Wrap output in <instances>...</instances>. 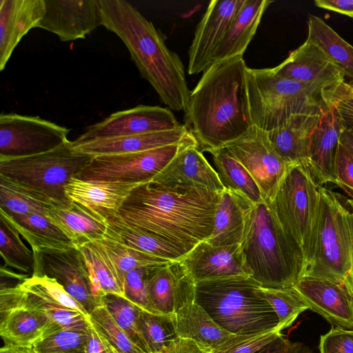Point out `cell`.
I'll return each instance as SVG.
<instances>
[{
  "label": "cell",
  "mask_w": 353,
  "mask_h": 353,
  "mask_svg": "<svg viewBox=\"0 0 353 353\" xmlns=\"http://www.w3.org/2000/svg\"><path fill=\"white\" fill-rule=\"evenodd\" d=\"M144 183L92 181L72 178L65 187L67 197L105 220L119 210L138 185Z\"/></svg>",
  "instance_id": "d4e9b609"
},
{
  "label": "cell",
  "mask_w": 353,
  "mask_h": 353,
  "mask_svg": "<svg viewBox=\"0 0 353 353\" xmlns=\"http://www.w3.org/2000/svg\"><path fill=\"white\" fill-rule=\"evenodd\" d=\"M194 137L152 150L93 157L76 178L92 181L146 183L153 180Z\"/></svg>",
  "instance_id": "30bf717a"
},
{
  "label": "cell",
  "mask_w": 353,
  "mask_h": 353,
  "mask_svg": "<svg viewBox=\"0 0 353 353\" xmlns=\"http://www.w3.org/2000/svg\"><path fill=\"white\" fill-rule=\"evenodd\" d=\"M108 230L129 246L172 261H181L190 250L132 226L119 214L107 219Z\"/></svg>",
  "instance_id": "836d02e7"
},
{
  "label": "cell",
  "mask_w": 353,
  "mask_h": 353,
  "mask_svg": "<svg viewBox=\"0 0 353 353\" xmlns=\"http://www.w3.org/2000/svg\"><path fill=\"white\" fill-rule=\"evenodd\" d=\"M56 205L52 201L0 175V209L7 214H47Z\"/></svg>",
  "instance_id": "74e56055"
},
{
  "label": "cell",
  "mask_w": 353,
  "mask_h": 353,
  "mask_svg": "<svg viewBox=\"0 0 353 353\" xmlns=\"http://www.w3.org/2000/svg\"><path fill=\"white\" fill-rule=\"evenodd\" d=\"M285 353H313L310 347L301 342L288 341Z\"/></svg>",
  "instance_id": "6f0895ef"
},
{
  "label": "cell",
  "mask_w": 353,
  "mask_h": 353,
  "mask_svg": "<svg viewBox=\"0 0 353 353\" xmlns=\"http://www.w3.org/2000/svg\"><path fill=\"white\" fill-rule=\"evenodd\" d=\"M100 241L116 264L123 283L126 273L130 270L154 268L172 261L132 248L108 230Z\"/></svg>",
  "instance_id": "ab89813d"
},
{
  "label": "cell",
  "mask_w": 353,
  "mask_h": 353,
  "mask_svg": "<svg viewBox=\"0 0 353 353\" xmlns=\"http://www.w3.org/2000/svg\"><path fill=\"white\" fill-rule=\"evenodd\" d=\"M320 205L314 251L302 276L332 281L353 295L352 212L346 199L319 187Z\"/></svg>",
  "instance_id": "52a82bcc"
},
{
  "label": "cell",
  "mask_w": 353,
  "mask_h": 353,
  "mask_svg": "<svg viewBox=\"0 0 353 353\" xmlns=\"http://www.w3.org/2000/svg\"><path fill=\"white\" fill-rule=\"evenodd\" d=\"M195 301L218 325L232 334L283 330L261 288L249 276L197 282Z\"/></svg>",
  "instance_id": "8992f818"
},
{
  "label": "cell",
  "mask_w": 353,
  "mask_h": 353,
  "mask_svg": "<svg viewBox=\"0 0 353 353\" xmlns=\"http://www.w3.org/2000/svg\"><path fill=\"white\" fill-rule=\"evenodd\" d=\"M272 2L270 0H245L214 53L212 64L237 56L243 57L256 34L263 13Z\"/></svg>",
  "instance_id": "1f68e13d"
},
{
  "label": "cell",
  "mask_w": 353,
  "mask_h": 353,
  "mask_svg": "<svg viewBox=\"0 0 353 353\" xmlns=\"http://www.w3.org/2000/svg\"><path fill=\"white\" fill-rule=\"evenodd\" d=\"M152 181L170 187L201 188L217 192L225 189L196 144L182 149Z\"/></svg>",
  "instance_id": "7402d4cb"
},
{
  "label": "cell",
  "mask_w": 353,
  "mask_h": 353,
  "mask_svg": "<svg viewBox=\"0 0 353 353\" xmlns=\"http://www.w3.org/2000/svg\"><path fill=\"white\" fill-rule=\"evenodd\" d=\"M262 292L275 311L283 330L292 325L299 315L309 307L293 288L265 289Z\"/></svg>",
  "instance_id": "f6af8a7d"
},
{
  "label": "cell",
  "mask_w": 353,
  "mask_h": 353,
  "mask_svg": "<svg viewBox=\"0 0 353 353\" xmlns=\"http://www.w3.org/2000/svg\"><path fill=\"white\" fill-rule=\"evenodd\" d=\"M45 13L38 28L56 34L61 41L84 39L102 26L99 0H44Z\"/></svg>",
  "instance_id": "e0dca14e"
},
{
  "label": "cell",
  "mask_w": 353,
  "mask_h": 353,
  "mask_svg": "<svg viewBox=\"0 0 353 353\" xmlns=\"http://www.w3.org/2000/svg\"><path fill=\"white\" fill-rule=\"evenodd\" d=\"M225 148L253 177L265 202L272 203L283 179L296 165L283 159L272 147L267 132L254 125Z\"/></svg>",
  "instance_id": "4fadbf2b"
},
{
  "label": "cell",
  "mask_w": 353,
  "mask_h": 353,
  "mask_svg": "<svg viewBox=\"0 0 353 353\" xmlns=\"http://www.w3.org/2000/svg\"><path fill=\"white\" fill-rule=\"evenodd\" d=\"M307 39L319 47L347 77L353 80V46L323 19L310 15Z\"/></svg>",
  "instance_id": "8d00e7d4"
},
{
  "label": "cell",
  "mask_w": 353,
  "mask_h": 353,
  "mask_svg": "<svg viewBox=\"0 0 353 353\" xmlns=\"http://www.w3.org/2000/svg\"><path fill=\"white\" fill-rule=\"evenodd\" d=\"M78 249L81 251L97 296L114 294L123 297V281L108 250L100 241L87 243Z\"/></svg>",
  "instance_id": "e575fe53"
},
{
  "label": "cell",
  "mask_w": 353,
  "mask_h": 353,
  "mask_svg": "<svg viewBox=\"0 0 353 353\" xmlns=\"http://www.w3.org/2000/svg\"><path fill=\"white\" fill-rule=\"evenodd\" d=\"M240 248L248 275L262 288H291L302 275V252L281 227L270 203L252 206Z\"/></svg>",
  "instance_id": "277c9868"
},
{
  "label": "cell",
  "mask_w": 353,
  "mask_h": 353,
  "mask_svg": "<svg viewBox=\"0 0 353 353\" xmlns=\"http://www.w3.org/2000/svg\"><path fill=\"white\" fill-rule=\"evenodd\" d=\"M245 0H212L196 26L188 51V73L198 74L212 64L216 50Z\"/></svg>",
  "instance_id": "2e32d148"
},
{
  "label": "cell",
  "mask_w": 353,
  "mask_h": 353,
  "mask_svg": "<svg viewBox=\"0 0 353 353\" xmlns=\"http://www.w3.org/2000/svg\"><path fill=\"white\" fill-rule=\"evenodd\" d=\"M182 125L167 108L140 105L114 112L103 120L88 126L74 141L171 130Z\"/></svg>",
  "instance_id": "9a60e30c"
},
{
  "label": "cell",
  "mask_w": 353,
  "mask_h": 353,
  "mask_svg": "<svg viewBox=\"0 0 353 353\" xmlns=\"http://www.w3.org/2000/svg\"><path fill=\"white\" fill-rule=\"evenodd\" d=\"M61 328L20 283L0 289V335L4 343L31 347L44 334Z\"/></svg>",
  "instance_id": "8fae6325"
},
{
  "label": "cell",
  "mask_w": 353,
  "mask_h": 353,
  "mask_svg": "<svg viewBox=\"0 0 353 353\" xmlns=\"http://www.w3.org/2000/svg\"><path fill=\"white\" fill-rule=\"evenodd\" d=\"M316 7L353 18V0H316Z\"/></svg>",
  "instance_id": "db71d44e"
},
{
  "label": "cell",
  "mask_w": 353,
  "mask_h": 353,
  "mask_svg": "<svg viewBox=\"0 0 353 353\" xmlns=\"http://www.w3.org/2000/svg\"><path fill=\"white\" fill-rule=\"evenodd\" d=\"M88 338L85 345V353H110L108 341L96 330L88 317Z\"/></svg>",
  "instance_id": "816d5d0a"
},
{
  "label": "cell",
  "mask_w": 353,
  "mask_h": 353,
  "mask_svg": "<svg viewBox=\"0 0 353 353\" xmlns=\"http://www.w3.org/2000/svg\"><path fill=\"white\" fill-rule=\"evenodd\" d=\"M88 318L96 330L119 353H145L116 323L104 305L96 307Z\"/></svg>",
  "instance_id": "ee69618b"
},
{
  "label": "cell",
  "mask_w": 353,
  "mask_h": 353,
  "mask_svg": "<svg viewBox=\"0 0 353 353\" xmlns=\"http://www.w3.org/2000/svg\"><path fill=\"white\" fill-rule=\"evenodd\" d=\"M46 216L77 248L103 239L108 231L105 219L72 201L52 207Z\"/></svg>",
  "instance_id": "4316f807"
},
{
  "label": "cell",
  "mask_w": 353,
  "mask_h": 353,
  "mask_svg": "<svg viewBox=\"0 0 353 353\" xmlns=\"http://www.w3.org/2000/svg\"><path fill=\"white\" fill-rule=\"evenodd\" d=\"M0 353H34L31 347L18 346L12 343H4L0 349Z\"/></svg>",
  "instance_id": "680465c9"
},
{
  "label": "cell",
  "mask_w": 353,
  "mask_h": 353,
  "mask_svg": "<svg viewBox=\"0 0 353 353\" xmlns=\"http://www.w3.org/2000/svg\"><path fill=\"white\" fill-rule=\"evenodd\" d=\"M345 83L339 90L336 108L346 126L353 128V94L346 90Z\"/></svg>",
  "instance_id": "f907efd6"
},
{
  "label": "cell",
  "mask_w": 353,
  "mask_h": 353,
  "mask_svg": "<svg viewBox=\"0 0 353 353\" xmlns=\"http://www.w3.org/2000/svg\"><path fill=\"white\" fill-rule=\"evenodd\" d=\"M320 186L308 165L297 164L288 172L270 203L281 227L302 252L303 272L314 251Z\"/></svg>",
  "instance_id": "9c48e42d"
},
{
  "label": "cell",
  "mask_w": 353,
  "mask_h": 353,
  "mask_svg": "<svg viewBox=\"0 0 353 353\" xmlns=\"http://www.w3.org/2000/svg\"><path fill=\"white\" fill-rule=\"evenodd\" d=\"M92 156L74 150L72 141L33 155L0 158V175L55 205L70 201L65 185L91 161Z\"/></svg>",
  "instance_id": "ba28073f"
},
{
  "label": "cell",
  "mask_w": 353,
  "mask_h": 353,
  "mask_svg": "<svg viewBox=\"0 0 353 353\" xmlns=\"http://www.w3.org/2000/svg\"><path fill=\"white\" fill-rule=\"evenodd\" d=\"M272 69L281 77L303 83L338 89L345 83L343 73L307 39Z\"/></svg>",
  "instance_id": "d6986e66"
},
{
  "label": "cell",
  "mask_w": 353,
  "mask_h": 353,
  "mask_svg": "<svg viewBox=\"0 0 353 353\" xmlns=\"http://www.w3.org/2000/svg\"><path fill=\"white\" fill-rule=\"evenodd\" d=\"M335 174V185L353 201V156L340 141L336 157Z\"/></svg>",
  "instance_id": "c3c4849f"
},
{
  "label": "cell",
  "mask_w": 353,
  "mask_h": 353,
  "mask_svg": "<svg viewBox=\"0 0 353 353\" xmlns=\"http://www.w3.org/2000/svg\"><path fill=\"white\" fill-rule=\"evenodd\" d=\"M241 56L213 63L191 91L185 125L201 152L225 147L253 126Z\"/></svg>",
  "instance_id": "7a4b0ae2"
},
{
  "label": "cell",
  "mask_w": 353,
  "mask_h": 353,
  "mask_svg": "<svg viewBox=\"0 0 353 353\" xmlns=\"http://www.w3.org/2000/svg\"><path fill=\"white\" fill-rule=\"evenodd\" d=\"M246 83L253 125L270 132L302 115H322L334 106L338 89L303 83L276 74L272 68H247Z\"/></svg>",
  "instance_id": "5b68a950"
},
{
  "label": "cell",
  "mask_w": 353,
  "mask_h": 353,
  "mask_svg": "<svg viewBox=\"0 0 353 353\" xmlns=\"http://www.w3.org/2000/svg\"><path fill=\"white\" fill-rule=\"evenodd\" d=\"M148 285L151 305L158 314L172 316L184 303L195 299V282L181 261L151 268Z\"/></svg>",
  "instance_id": "ffe728a7"
},
{
  "label": "cell",
  "mask_w": 353,
  "mask_h": 353,
  "mask_svg": "<svg viewBox=\"0 0 353 353\" xmlns=\"http://www.w3.org/2000/svg\"><path fill=\"white\" fill-rule=\"evenodd\" d=\"M345 128L335 105L321 117L312 135L308 165L320 185L335 183L336 152Z\"/></svg>",
  "instance_id": "cb8c5ba5"
},
{
  "label": "cell",
  "mask_w": 353,
  "mask_h": 353,
  "mask_svg": "<svg viewBox=\"0 0 353 353\" xmlns=\"http://www.w3.org/2000/svg\"><path fill=\"white\" fill-rule=\"evenodd\" d=\"M345 88L347 92L353 94V84L345 83Z\"/></svg>",
  "instance_id": "91938a15"
},
{
  "label": "cell",
  "mask_w": 353,
  "mask_h": 353,
  "mask_svg": "<svg viewBox=\"0 0 353 353\" xmlns=\"http://www.w3.org/2000/svg\"><path fill=\"white\" fill-rule=\"evenodd\" d=\"M87 330L59 329L43 335L32 347L34 353H85Z\"/></svg>",
  "instance_id": "7bdbcfd3"
},
{
  "label": "cell",
  "mask_w": 353,
  "mask_h": 353,
  "mask_svg": "<svg viewBox=\"0 0 353 353\" xmlns=\"http://www.w3.org/2000/svg\"><path fill=\"white\" fill-rule=\"evenodd\" d=\"M282 330L277 328L261 333L237 336L226 345L213 351V353H256L277 339Z\"/></svg>",
  "instance_id": "7dc6e473"
},
{
  "label": "cell",
  "mask_w": 353,
  "mask_h": 353,
  "mask_svg": "<svg viewBox=\"0 0 353 353\" xmlns=\"http://www.w3.org/2000/svg\"><path fill=\"white\" fill-rule=\"evenodd\" d=\"M311 310L336 327L353 330V295L327 279L302 276L292 286Z\"/></svg>",
  "instance_id": "ac0fdd59"
},
{
  "label": "cell",
  "mask_w": 353,
  "mask_h": 353,
  "mask_svg": "<svg viewBox=\"0 0 353 353\" xmlns=\"http://www.w3.org/2000/svg\"><path fill=\"white\" fill-rule=\"evenodd\" d=\"M339 141L353 156V128L346 126Z\"/></svg>",
  "instance_id": "9f6ffc18"
},
{
  "label": "cell",
  "mask_w": 353,
  "mask_h": 353,
  "mask_svg": "<svg viewBox=\"0 0 353 353\" xmlns=\"http://www.w3.org/2000/svg\"><path fill=\"white\" fill-rule=\"evenodd\" d=\"M0 216L28 242L32 251L65 249L74 246L46 214L28 213L10 215L0 209Z\"/></svg>",
  "instance_id": "d6a6232c"
},
{
  "label": "cell",
  "mask_w": 353,
  "mask_h": 353,
  "mask_svg": "<svg viewBox=\"0 0 353 353\" xmlns=\"http://www.w3.org/2000/svg\"><path fill=\"white\" fill-rule=\"evenodd\" d=\"M108 348L110 353H119L110 344L108 343Z\"/></svg>",
  "instance_id": "6125c7cd"
},
{
  "label": "cell",
  "mask_w": 353,
  "mask_h": 353,
  "mask_svg": "<svg viewBox=\"0 0 353 353\" xmlns=\"http://www.w3.org/2000/svg\"><path fill=\"white\" fill-rule=\"evenodd\" d=\"M70 130L40 117L0 115V158L46 152L68 142Z\"/></svg>",
  "instance_id": "7c38bea8"
},
{
  "label": "cell",
  "mask_w": 353,
  "mask_h": 353,
  "mask_svg": "<svg viewBox=\"0 0 353 353\" xmlns=\"http://www.w3.org/2000/svg\"><path fill=\"white\" fill-rule=\"evenodd\" d=\"M253 204L241 195L224 189L219 192L213 230L206 240L214 246L240 245L247 214Z\"/></svg>",
  "instance_id": "f546056e"
},
{
  "label": "cell",
  "mask_w": 353,
  "mask_h": 353,
  "mask_svg": "<svg viewBox=\"0 0 353 353\" xmlns=\"http://www.w3.org/2000/svg\"><path fill=\"white\" fill-rule=\"evenodd\" d=\"M102 26L117 34L130 58L161 101L174 111H185L190 99L184 65L165 45L153 23L125 0H99Z\"/></svg>",
  "instance_id": "3957f363"
},
{
  "label": "cell",
  "mask_w": 353,
  "mask_h": 353,
  "mask_svg": "<svg viewBox=\"0 0 353 353\" xmlns=\"http://www.w3.org/2000/svg\"><path fill=\"white\" fill-rule=\"evenodd\" d=\"M171 317L179 337L191 339L212 351L238 336L218 325L195 299L184 303Z\"/></svg>",
  "instance_id": "83f0119b"
},
{
  "label": "cell",
  "mask_w": 353,
  "mask_h": 353,
  "mask_svg": "<svg viewBox=\"0 0 353 353\" xmlns=\"http://www.w3.org/2000/svg\"><path fill=\"white\" fill-rule=\"evenodd\" d=\"M41 306L51 321L64 325L71 319L74 310L89 314L55 279L46 275L30 276L20 283Z\"/></svg>",
  "instance_id": "4dcf8cb0"
},
{
  "label": "cell",
  "mask_w": 353,
  "mask_h": 353,
  "mask_svg": "<svg viewBox=\"0 0 353 353\" xmlns=\"http://www.w3.org/2000/svg\"><path fill=\"white\" fill-rule=\"evenodd\" d=\"M324 114L296 117L267 132L272 147L289 163L309 165L312 137Z\"/></svg>",
  "instance_id": "f1b7e54d"
},
{
  "label": "cell",
  "mask_w": 353,
  "mask_h": 353,
  "mask_svg": "<svg viewBox=\"0 0 353 353\" xmlns=\"http://www.w3.org/2000/svg\"><path fill=\"white\" fill-rule=\"evenodd\" d=\"M44 0L0 1V70L22 38L37 28L45 13Z\"/></svg>",
  "instance_id": "603a6c76"
},
{
  "label": "cell",
  "mask_w": 353,
  "mask_h": 353,
  "mask_svg": "<svg viewBox=\"0 0 353 353\" xmlns=\"http://www.w3.org/2000/svg\"><path fill=\"white\" fill-rule=\"evenodd\" d=\"M181 261L195 283L248 276L240 245L214 246L203 241L194 246Z\"/></svg>",
  "instance_id": "44dd1931"
},
{
  "label": "cell",
  "mask_w": 353,
  "mask_h": 353,
  "mask_svg": "<svg viewBox=\"0 0 353 353\" xmlns=\"http://www.w3.org/2000/svg\"><path fill=\"white\" fill-rule=\"evenodd\" d=\"M346 201H347V203L348 205L350 206V208L352 210V228H353V201L348 198L346 199Z\"/></svg>",
  "instance_id": "94428289"
},
{
  "label": "cell",
  "mask_w": 353,
  "mask_h": 353,
  "mask_svg": "<svg viewBox=\"0 0 353 353\" xmlns=\"http://www.w3.org/2000/svg\"><path fill=\"white\" fill-rule=\"evenodd\" d=\"M210 153L214 170L225 189L241 195L253 205L263 201L253 177L225 147Z\"/></svg>",
  "instance_id": "d590c367"
},
{
  "label": "cell",
  "mask_w": 353,
  "mask_h": 353,
  "mask_svg": "<svg viewBox=\"0 0 353 353\" xmlns=\"http://www.w3.org/2000/svg\"><path fill=\"white\" fill-rule=\"evenodd\" d=\"M104 305L116 323L124 330L130 339L145 353H147L140 337L138 319L141 308L125 297L105 294L101 297Z\"/></svg>",
  "instance_id": "b9f144b4"
},
{
  "label": "cell",
  "mask_w": 353,
  "mask_h": 353,
  "mask_svg": "<svg viewBox=\"0 0 353 353\" xmlns=\"http://www.w3.org/2000/svg\"><path fill=\"white\" fill-rule=\"evenodd\" d=\"M194 137L188 128L166 131L94 139L83 142L72 141L74 150L92 157L130 153L152 150L181 143Z\"/></svg>",
  "instance_id": "484cf974"
},
{
  "label": "cell",
  "mask_w": 353,
  "mask_h": 353,
  "mask_svg": "<svg viewBox=\"0 0 353 353\" xmlns=\"http://www.w3.org/2000/svg\"><path fill=\"white\" fill-rule=\"evenodd\" d=\"M219 196L205 188L151 181L131 192L119 214L132 226L191 250L210 236Z\"/></svg>",
  "instance_id": "6da1fadb"
},
{
  "label": "cell",
  "mask_w": 353,
  "mask_h": 353,
  "mask_svg": "<svg viewBox=\"0 0 353 353\" xmlns=\"http://www.w3.org/2000/svg\"><path fill=\"white\" fill-rule=\"evenodd\" d=\"M0 253L3 266L32 276L34 262L32 250L23 243L18 231L1 216Z\"/></svg>",
  "instance_id": "60d3db41"
},
{
  "label": "cell",
  "mask_w": 353,
  "mask_h": 353,
  "mask_svg": "<svg viewBox=\"0 0 353 353\" xmlns=\"http://www.w3.org/2000/svg\"><path fill=\"white\" fill-rule=\"evenodd\" d=\"M138 328L147 353H163L179 337L171 316L141 309Z\"/></svg>",
  "instance_id": "f35d334b"
},
{
  "label": "cell",
  "mask_w": 353,
  "mask_h": 353,
  "mask_svg": "<svg viewBox=\"0 0 353 353\" xmlns=\"http://www.w3.org/2000/svg\"><path fill=\"white\" fill-rule=\"evenodd\" d=\"M151 268L132 270L127 272L124 280V294L126 299L141 310L158 314L151 305L148 294V279Z\"/></svg>",
  "instance_id": "bcb514c9"
},
{
  "label": "cell",
  "mask_w": 353,
  "mask_h": 353,
  "mask_svg": "<svg viewBox=\"0 0 353 353\" xmlns=\"http://www.w3.org/2000/svg\"><path fill=\"white\" fill-rule=\"evenodd\" d=\"M32 276L46 275L55 279L90 315L101 305L81 251L76 247L32 251Z\"/></svg>",
  "instance_id": "5bb4252c"
},
{
  "label": "cell",
  "mask_w": 353,
  "mask_h": 353,
  "mask_svg": "<svg viewBox=\"0 0 353 353\" xmlns=\"http://www.w3.org/2000/svg\"><path fill=\"white\" fill-rule=\"evenodd\" d=\"M288 341L282 334L277 339L256 353H285Z\"/></svg>",
  "instance_id": "11a10c76"
},
{
  "label": "cell",
  "mask_w": 353,
  "mask_h": 353,
  "mask_svg": "<svg viewBox=\"0 0 353 353\" xmlns=\"http://www.w3.org/2000/svg\"><path fill=\"white\" fill-rule=\"evenodd\" d=\"M320 353H353V330L332 328L321 336Z\"/></svg>",
  "instance_id": "681fc988"
},
{
  "label": "cell",
  "mask_w": 353,
  "mask_h": 353,
  "mask_svg": "<svg viewBox=\"0 0 353 353\" xmlns=\"http://www.w3.org/2000/svg\"><path fill=\"white\" fill-rule=\"evenodd\" d=\"M163 353H213V351L191 339L178 337Z\"/></svg>",
  "instance_id": "f5cc1de1"
}]
</instances>
